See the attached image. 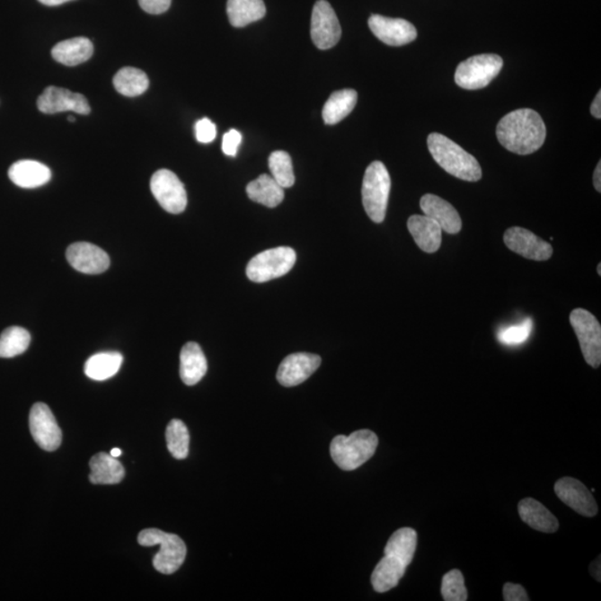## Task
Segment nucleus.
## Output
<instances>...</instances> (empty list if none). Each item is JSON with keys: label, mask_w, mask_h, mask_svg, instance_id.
Wrapping results in <instances>:
<instances>
[{"label": "nucleus", "mask_w": 601, "mask_h": 601, "mask_svg": "<svg viewBox=\"0 0 601 601\" xmlns=\"http://www.w3.org/2000/svg\"><path fill=\"white\" fill-rule=\"evenodd\" d=\"M546 135L542 116L529 109L511 111L497 126L498 141L506 150L518 155L537 152L546 141Z\"/></svg>", "instance_id": "f257e3e1"}, {"label": "nucleus", "mask_w": 601, "mask_h": 601, "mask_svg": "<svg viewBox=\"0 0 601 601\" xmlns=\"http://www.w3.org/2000/svg\"><path fill=\"white\" fill-rule=\"evenodd\" d=\"M418 543L417 531L401 528L391 535L381 559L371 576V584L376 593H386L397 587L412 562Z\"/></svg>", "instance_id": "f03ea898"}, {"label": "nucleus", "mask_w": 601, "mask_h": 601, "mask_svg": "<svg viewBox=\"0 0 601 601\" xmlns=\"http://www.w3.org/2000/svg\"><path fill=\"white\" fill-rule=\"evenodd\" d=\"M427 143L433 160L446 173L467 181L482 180V170L479 162L458 144L439 133L429 135Z\"/></svg>", "instance_id": "7ed1b4c3"}, {"label": "nucleus", "mask_w": 601, "mask_h": 601, "mask_svg": "<svg viewBox=\"0 0 601 601\" xmlns=\"http://www.w3.org/2000/svg\"><path fill=\"white\" fill-rule=\"evenodd\" d=\"M379 439L374 431L358 430L350 436H338L331 442V456L340 469L353 472L375 455Z\"/></svg>", "instance_id": "20e7f679"}, {"label": "nucleus", "mask_w": 601, "mask_h": 601, "mask_svg": "<svg viewBox=\"0 0 601 601\" xmlns=\"http://www.w3.org/2000/svg\"><path fill=\"white\" fill-rule=\"evenodd\" d=\"M391 190V179L384 163H371L363 177L362 202L375 223L384 221Z\"/></svg>", "instance_id": "39448f33"}, {"label": "nucleus", "mask_w": 601, "mask_h": 601, "mask_svg": "<svg viewBox=\"0 0 601 601\" xmlns=\"http://www.w3.org/2000/svg\"><path fill=\"white\" fill-rule=\"evenodd\" d=\"M137 540L143 547H161L153 561L154 568L161 574H174L183 565L186 546L179 535L167 534L160 529H146L138 535Z\"/></svg>", "instance_id": "423d86ee"}, {"label": "nucleus", "mask_w": 601, "mask_h": 601, "mask_svg": "<svg viewBox=\"0 0 601 601\" xmlns=\"http://www.w3.org/2000/svg\"><path fill=\"white\" fill-rule=\"evenodd\" d=\"M503 60L495 54L473 56L459 64L455 74L456 85L476 91L487 87L501 72Z\"/></svg>", "instance_id": "0eeeda50"}, {"label": "nucleus", "mask_w": 601, "mask_h": 601, "mask_svg": "<svg viewBox=\"0 0 601 601\" xmlns=\"http://www.w3.org/2000/svg\"><path fill=\"white\" fill-rule=\"evenodd\" d=\"M296 262V251L287 246H279L255 255L246 267V276L252 282H269L286 276L295 267Z\"/></svg>", "instance_id": "6e6552de"}, {"label": "nucleus", "mask_w": 601, "mask_h": 601, "mask_svg": "<svg viewBox=\"0 0 601 601\" xmlns=\"http://www.w3.org/2000/svg\"><path fill=\"white\" fill-rule=\"evenodd\" d=\"M570 323L575 330L581 352L590 367H600L601 363V326L594 314L584 309L571 312Z\"/></svg>", "instance_id": "1a4fd4ad"}, {"label": "nucleus", "mask_w": 601, "mask_h": 601, "mask_svg": "<svg viewBox=\"0 0 601 601\" xmlns=\"http://www.w3.org/2000/svg\"><path fill=\"white\" fill-rule=\"evenodd\" d=\"M341 25L330 3L326 0L316 2L311 18V37L316 48L332 49L341 40Z\"/></svg>", "instance_id": "9d476101"}, {"label": "nucleus", "mask_w": 601, "mask_h": 601, "mask_svg": "<svg viewBox=\"0 0 601 601\" xmlns=\"http://www.w3.org/2000/svg\"><path fill=\"white\" fill-rule=\"evenodd\" d=\"M151 190L154 198L166 212L180 214L188 205V195L183 183L173 172L160 170L154 173L151 180Z\"/></svg>", "instance_id": "9b49d317"}, {"label": "nucleus", "mask_w": 601, "mask_h": 601, "mask_svg": "<svg viewBox=\"0 0 601 601\" xmlns=\"http://www.w3.org/2000/svg\"><path fill=\"white\" fill-rule=\"evenodd\" d=\"M30 429L32 437L41 449L55 451L62 444V431L49 405L36 403L31 410Z\"/></svg>", "instance_id": "f8f14e48"}, {"label": "nucleus", "mask_w": 601, "mask_h": 601, "mask_svg": "<svg viewBox=\"0 0 601 601\" xmlns=\"http://www.w3.org/2000/svg\"><path fill=\"white\" fill-rule=\"evenodd\" d=\"M503 241L507 248L525 259L534 261H547L552 258L553 249L552 244L535 235L533 232L523 227H510L505 232Z\"/></svg>", "instance_id": "ddd939ff"}, {"label": "nucleus", "mask_w": 601, "mask_h": 601, "mask_svg": "<svg viewBox=\"0 0 601 601\" xmlns=\"http://www.w3.org/2000/svg\"><path fill=\"white\" fill-rule=\"evenodd\" d=\"M37 106L44 114H57L68 110L81 115L91 113V106L85 96L68 91L66 88L55 86L46 88L43 94L39 97Z\"/></svg>", "instance_id": "4468645a"}, {"label": "nucleus", "mask_w": 601, "mask_h": 601, "mask_svg": "<svg viewBox=\"0 0 601 601\" xmlns=\"http://www.w3.org/2000/svg\"><path fill=\"white\" fill-rule=\"evenodd\" d=\"M554 492L559 499L565 502L577 514L585 517L597 515L598 506L593 493L579 480L570 477L559 479L554 484Z\"/></svg>", "instance_id": "2eb2a0df"}, {"label": "nucleus", "mask_w": 601, "mask_h": 601, "mask_svg": "<svg viewBox=\"0 0 601 601\" xmlns=\"http://www.w3.org/2000/svg\"><path fill=\"white\" fill-rule=\"evenodd\" d=\"M369 27L377 40L389 46H403L416 40L418 32L411 22L401 18L372 15Z\"/></svg>", "instance_id": "dca6fc26"}, {"label": "nucleus", "mask_w": 601, "mask_h": 601, "mask_svg": "<svg viewBox=\"0 0 601 601\" xmlns=\"http://www.w3.org/2000/svg\"><path fill=\"white\" fill-rule=\"evenodd\" d=\"M321 358L312 353H293L287 356L278 367L277 379L283 386H296L303 384L319 369Z\"/></svg>", "instance_id": "f3484780"}, {"label": "nucleus", "mask_w": 601, "mask_h": 601, "mask_svg": "<svg viewBox=\"0 0 601 601\" xmlns=\"http://www.w3.org/2000/svg\"><path fill=\"white\" fill-rule=\"evenodd\" d=\"M66 258L74 269L85 274H101L107 271L110 265V256L104 250L86 242L69 246Z\"/></svg>", "instance_id": "a211bd4d"}, {"label": "nucleus", "mask_w": 601, "mask_h": 601, "mask_svg": "<svg viewBox=\"0 0 601 601\" xmlns=\"http://www.w3.org/2000/svg\"><path fill=\"white\" fill-rule=\"evenodd\" d=\"M420 208L425 216L432 218L440 225L442 231L456 234L463 227V221L458 211L444 199L433 194H426L420 200Z\"/></svg>", "instance_id": "6ab92c4d"}, {"label": "nucleus", "mask_w": 601, "mask_h": 601, "mask_svg": "<svg viewBox=\"0 0 601 601\" xmlns=\"http://www.w3.org/2000/svg\"><path fill=\"white\" fill-rule=\"evenodd\" d=\"M410 234L426 253H435L442 243V228L427 216H412L408 220Z\"/></svg>", "instance_id": "aec40b11"}, {"label": "nucleus", "mask_w": 601, "mask_h": 601, "mask_svg": "<svg viewBox=\"0 0 601 601\" xmlns=\"http://www.w3.org/2000/svg\"><path fill=\"white\" fill-rule=\"evenodd\" d=\"M8 175L13 184L22 189L40 188L51 179L49 167L31 160L16 162L9 169Z\"/></svg>", "instance_id": "412c9836"}, {"label": "nucleus", "mask_w": 601, "mask_h": 601, "mask_svg": "<svg viewBox=\"0 0 601 601\" xmlns=\"http://www.w3.org/2000/svg\"><path fill=\"white\" fill-rule=\"evenodd\" d=\"M180 375L186 385L198 384L208 372V361L198 343H186L181 351Z\"/></svg>", "instance_id": "4be33fe9"}, {"label": "nucleus", "mask_w": 601, "mask_h": 601, "mask_svg": "<svg viewBox=\"0 0 601 601\" xmlns=\"http://www.w3.org/2000/svg\"><path fill=\"white\" fill-rule=\"evenodd\" d=\"M518 511L520 518L531 528L542 533H556L559 528V523L551 511L546 507L533 498H526L519 502Z\"/></svg>", "instance_id": "5701e85b"}, {"label": "nucleus", "mask_w": 601, "mask_h": 601, "mask_svg": "<svg viewBox=\"0 0 601 601\" xmlns=\"http://www.w3.org/2000/svg\"><path fill=\"white\" fill-rule=\"evenodd\" d=\"M94 54V46L85 37H76L60 41L51 50V56L65 66H77L79 64L87 62Z\"/></svg>", "instance_id": "b1692460"}, {"label": "nucleus", "mask_w": 601, "mask_h": 601, "mask_svg": "<svg viewBox=\"0 0 601 601\" xmlns=\"http://www.w3.org/2000/svg\"><path fill=\"white\" fill-rule=\"evenodd\" d=\"M90 467V482L93 484H118L125 477L122 464L105 452L93 456Z\"/></svg>", "instance_id": "393cba45"}, {"label": "nucleus", "mask_w": 601, "mask_h": 601, "mask_svg": "<svg viewBox=\"0 0 601 601\" xmlns=\"http://www.w3.org/2000/svg\"><path fill=\"white\" fill-rule=\"evenodd\" d=\"M226 12L231 25L241 28L262 20L267 7L263 0H227Z\"/></svg>", "instance_id": "a878e982"}, {"label": "nucleus", "mask_w": 601, "mask_h": 601, "mask_svg": "<svg viewBox=\"0 0 601 601\" xmlns=\"http://www.w3.org/2000/svg\"><path fill=\"white\" fill-rule=\"evenodd\" d=\"M248 197L255 203L273 208L284 199V189L274 181L271 175L262 174L246 186Z\"/></svg>", "instance_id": "bb28decb"}, {"label": "nucleus", "mask_w": 601, "mask_h": 601, "mask_svg": "<svg viewBox=\"0 0 601 601\" xmlns=\"http://www.w3.org/2000/svg\"><path fill=\"white\" fill-rule=\"evenodd\" d=\"M358 93L354 90L334 92L326 101L323 116L325 124L335 125L341 122L356 107Z\"/></svg>", "instance_id": "cd10ccee"}, {"label": "nucleus", "mask_w": 601, "mask_h": 601, "mask_svg": "<svg viewBox=\"0 0 601 601\" xmlns=\"http://www.w3.org/2000/svg\"><path fill=\"white\" fill-rule=\"evenodd\" d=\"M123 356L119 352L94 354L85 363V375L92 380L105 381L114 376L122 367Z\"/></svg>", "instance_id": "c85d7f7f"}, {"label": "nucleus", "mask_w": 601, "mask_h": 601, "mask_svg": "<svg viewBox=\"0 0 601 601\" xmlns=\"http://www.w3.org/2000/svg\"><path fill=\"white\" fill-rule=\"evenodd\" d=\"M115 90L124 96L137 97L144 94L150 86L146 73L134 67H124L113 79Z\"/></svg>", "instance_id": "c756f323"}, {"label": "nucleus", "mask_w": 601, "mask_h": 601, "mask_svg": "<svg viewBox=\"0 0 601 601\" xmlns=\"http://www.w3.org/2000/svg\"><path fill=\"white\" fill-rule=\"evenodd\" d=\"M31 334L21 326H11L0 335V358H13L24 353L31 344Z\"/></svg>", "instance_id": "7c9ffc66"}, {"label": "nucleus", "mask_w": 601, "mask_h": 601, "mask_svg": "<svg viewBox=\"0 0 601 601\" xmlns=\"http://www.w3.org/2000/svg\"><path fill=\"white\" fill-rule=\"evenodd\" d=\"M167 448L177 460L188 458L190 450V433L188 427L179 419H174L166 429Z\"/></svg>", "instance_id": "2f4dec72"}, {"label": "nucleus", "mask_w": 601, "mask_h": 601, "mask_svg": "<svg viewBox=\"0 0 601 601\" xmlns=\"http://www.w3.org/2000/svg\"><path fill=\"white\" fill-rule=\"evenodd\" d=\"M269 167L274 181L283 189L292 188L296 183L291 156L287 152L276 151L270 155Z\"/></svg>", "instance_id": "473e14b6"}, {"label": "nucleus", "mask_w": 601, "mask_h": 601, "mask_svg": "<svg viewBox=\"0 0 601 601\" xmlns=\"http://www.w3.org/2000/svg\"><path fill=\"white\" fill-rule=\"evenodd\" d=\"M442 598L446 601H465L468 599V591L464 586L463 572L454 570L442 578Z\"/></svg>", "instance_id": "72a5a7b5"}, {"label": "nucleus", "mask_w": 601, "mask_h": 601, "mask_svg": "<svg viewBox=\"0 0 601 601\" xmlns=\"http://www.w3.org/2000/svg\"><path fill=\"white\" fill-rule=\"evenodd\" d=\"M533 328V320L529 318L519 324L507 326V328H503L498 332V341L503 346H520L529 339Z\"/></svg>", "instance_id": "f704fd0d"}, {"label": "nucleus", "mask_w": 601, "mask_h": 601, "mask_svg": "<svg viewBox=\"0 0 601 601\" xmlns=\"http://www.w3.org/2000/svg\"><path fill=\"white\" fill-rule=\"evenodd\" d=\"M217 126L208 119H199L195 124V135L199 143L208 144L217 137Z\"/></svg>", "instance_id": "c9c22d12"}, {"label": "nucleus", "mask_w": 601, "mask_h": 601, "mask_svg": "<svg viewBox=\"0 0 601 601\" xmlns=\"http://www.w3.org/2000/svg\"><path fill=\"white\" fill-rule=\"evenodd\" d=\"M242 142V135L239 130L231 129L223 137L222 151L227 156H235Z\"/></svg>", "instance_id": "e433bc0d"}, {"label": "nucleus", "mask_w": 601, "mask_h": 601, "mask_svg": "<svg viewBox=\"0 0 601 601\" xmlns=\"http://www.w3.org/2000/svg\"><path fill=\"white\" fill-rule=\"evenodd\" d=\"M138 3L144 12L152 13V15H160L169 11L172 0H138Z\"/></svg>", "instance_id": "4c0bfd02"}, {"label": "nucleus", "mask_w": 601, "mask_h": 601, "mask_svg": "<svg viewBox=\"0 0 601 601\" xmlns=\"http://www.w3.org/2000/svg\"><path fill=\"white\" fill-rule=\"evenodd\" d=\"M503 599L506 601L530 600L523 586L511 584V582H508V584L503 587Z\"/></svg>", "instance_id": "58836bf2"}, {"label": "nucleus", "mask_w": 601, "mask_h": 601, "mask_svg": "<svg viewBox=\"0 0 601 601\" xmlns=\"http://www.w3.org/2000/svg\"><path fill=\"white\" fill-rule=\"evenodd\" d=\"M590 113L595 119H601V93L598 92L597 96L595 97L593 104L590 106Z\"/></svg>", "instance_id": "ea45409f"}, {"label": "nucleus", "mask_w": 601, "mask_h": 601, "mask_svg": "<svg viewBox=\"0 0 601 601\" xmlns=\"http://www.w3.org/2000/svg\"><path fill=\"white\" fill-rule=\"evenodd\" d=\"M594 186L597 192H601V163H598L594 173Z\"/></svg>", "instance_id": "a19ab883"}, {"label": "nucleus", "mask_w": 601, "mask_h": 601, "mask_svg": "<svg viewBox=\"0 0 601 601\" xmlns=\"http://www.w3.org/2000/svg\"><path fill=\"white\" fill-rule=\"evenodd\" d=\"M590 571L591 575L596 578V580L600 581V558H598V561L591 563Z\"/></svg>", "instance_id": "79ce46f5"}, {"label": "nucleus", "mask_w": 601, "mask_h": 601, "mask_svg": "<svg viewBox=\"0 0 601 601\" xmlns=\"http://www.w3.org/2000/svg\"><path fill=\"white\" fill-rule=\"evenodd\" d=\"M39 2L46 6H59V4L73 2V0H39Z\"/></svg>", "instance_id": "37998d69"}, {"label": "nucleus", "mask_w": 601, "mask_h": 601, "mask_svg": "<svg viewBox=\"0 0 601 601\" xmlns=\"http://www.w3.org/2000/svg\"><path fill=\"white\" fill-rule=\"evenodd\" d=\"M110 455L114 456V458H119V455H122V450L119 448H114L113 450L110 451Z\"/></svg>", "instance_id": "c03bdc74"}, {"label": "nucleus", "mask_w": 601, "mask_h": 601, "mask_svg": "<svg viewBox=\"0 0 601 601\" xmlns=\"http://www.w3.org/2000/svg\"><path fill=\"white\" fill-rule=\"evenodd\" d=\"M68 119H69V122H72V123L75 122V119H74V116H69Z\"/></svg>", "instance_id": "a18cd8bd"}, {"label": "nucleus", "mask_w": 601, "mask_h": 601, "mask_svg": "<svg viewBox=\"0 0 601 601\" xmlns=\"http://www.w3.org/2000/svg\"><path fill=\"white\" fill-rule=\"evenodd\" d=\"M597 271H598V274H599V277H600L601 276V264L600 263L598 264Z\"/></svg>", "instance_id": "49530a36"}]
</instances>
